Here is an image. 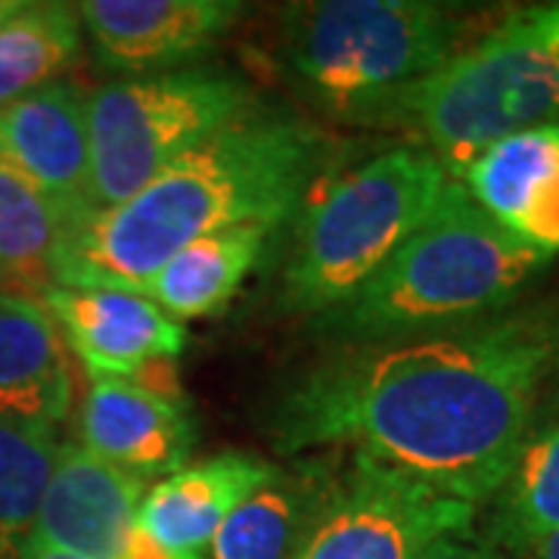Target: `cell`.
<instances>
[{"label":"cell","instance_id":"obj_26","mask_svg":"<svg viewBox=\"0 0 559 559\" xmlns=\"http://www.w3.org/2000/svg\"><path fill=\"white\" fill-rule=\"evenodd\" d=\"M20 559H75L69 554H60V550H50L44 544H35V540H25L20 550Z\"/></svg>","mask_w":559,"mask_h":559},{"label":"cell","instance_id":"obj_25","mask_svg":"<svg viewBox=\"0 0 559 559\" xmlns=\"http://www.w3.org/2000/svg\"><path fill=\"white\" fill-rule=\"evenodd\" d=\"M547 342H550V377L559 380V311L547 314Z\"/></svg>","mask_w":559,"mask_h":559},{"label":"cell","instance_id":"obj_3","mask_svg":"<svg viewBox=\"0 0 559 559\" xmlns=\"http://www.w3.org/2000/svg\"><path fill=\"white\" fill-rule=\"evenodd\" d=\"M550 259L507 234L460 180L373 277L326 314L320 336L342 345L411 340L503 314Z\"/></svg>","mask_w":559,"mask_h":559},{"label":"cell","instance_id":"obj_22","mask_svg":"<svg viewBox=\"0 0 559 559\" xmlns=\"http://www.w3.org/2000/svg\"><path fill=\"white\" fill-rule=\"evenodd\" d=\"M66 246V224L10 162L0 159V277L50 286Z\"/></svg>","mask_w":559,"mask_h":559},{"label":"cell","instance_id":"obj_23","mask_svg":"<svg viewBox=\"0 0 559 559\" xmlns=\"http://www.w3.org/2000/svg\"><path fill=\"white\" fill-rule=\"evenodd\" d=\"M419 559H503L498 550H491L485 540L473 538L469 535H451V538L436 540L426 554Z\"/></svg>","mask_w":559,"mask_h":559},{"label":"cell","instance_id":"obj_12","mask_svg":"<svg viewBox=\"0 0 559 559\" xmlns=\"http://www.w3.org/2000/svg\"><path fill=\"white\" fill-rule=\"evenodd\" d=\"M143 485L84 444H60L28 540L75 559H119L138 528Z\"/></svg>","mask_w":559,"mask_h":559},{"label":"cell","instance_id":"obj_14","mask_svg":"<svg viewBox=\"0 0 559 559\" xmlns=\"http://www.w3.org/2000/svg\"><path fill=\"white\" fill-rule=\"evenodd\" d=\"M81 444L140 479L171 476L193 448L183 404L162 399L134 380L91 377L81 404Z\"/></svg>","mask_w":559,"mask_h":559},{"label":"cell","instance_id":"obj_9","mask_svg":"<svg viewBox=\"0 0 559 559\" xmlns=\"http://www.w3.org/2000/svg\"><path fill=\"white\" fill-rule=\"evenodd\" d=\"M0 159L10 162L57 209L66 240L97 215L87 97L72 81H53L0 112Z\"/></svg>","mask_w":559,"mask_h":559},{"label":"cell","instance_id":"obj_8","mask_svg":"<svg viewBox=\"0 0 559 559\" xmlns=\"http://www.w3.org/2000/svg\"><path fill=\"white\" fill-rule=\"evenodd\" d=\"M473 522V503L345 451L289 559H419L436 540L469 535Z\"/></svg>","mask_w":559,"mask_h":559},{"label":"cell","instance_id":"obj_21","mask_svg":"<svg viewBox=\"0 0 559 559\" xmlns=\"http://www.w3.org/2000/svg\"><path fill=\"white\" fill-rule=\"evenodd\" d=\"M60 454L53 426L0 417V559H20Z\"/></svg>","mask_w":559,"mask_h":559},{"label":"cell","instance_id":"obj_4","mask_svg":"<svg viewBox=\"0 0 559 559\" xmlns=\"http://www.w3.org/2000/svg\"><path fill=\"white\" fill-rule=\"evenodd\" d=\"M559 121V3L507 13L407 87L380 128L404 131L457 180L498 140Z\"/></svg>","mask_w":559,"mask_h":559},{"label":"cell","instance_id":"obj_24","mask_svg":"<svg viewBox=\"0 0 559 559\" xmlns=\"http://www.w3.org/2000/svg\"><path fill=\"white\" fill-rule=\"evenodd\" d=\"M119 559H200V554H190V550H171L156 538H150L143 528H134V535L128 538L124 550Z\"/></svg>","mask_w":559,"mask_h":559},{"label":"cell","instance_id":"obj_19","mask_svg":"<svg viewBox=\"0 0 559 559\" xmlns=\"http://www.w3.org/2000/svg\"><path fill=\"white\" fill-rule=\"evenodd\" d=\"M488 503L491 513L481 540L503 559H525L559 532V419L528 432Z\"/></svg>","mask_w":559,"mask_h":559},{"label":"cell","instance_id":"obj_17","mask_svg":"<svg viewBox=\"0 0 559 559\" xmlns=\"http://www.w3.org/2000/svg\"><path fill=\"white\" fill-rule=\"evenodd\" d=\"M333 457L280 469L242 500L212 538V559H289L330 488Z\"/></svg>","mask_w":559,"mask_h":559},{"label":"cell","instance_id":"obj_10","mask_svg":"<svg viewBox=\"0 0 559 559\" xmlns=\"http://www.w3.org/2000/svg\"><path fill=\"white\" fill-rule=\"evenodd\" d=\"M97 60L131 79L190 69L240 20L234 0H84L75 7Z\"/></svg>","mask_w":559,"mask_h":559},{"label":"cell","instance_id":"obj_1","mask_svg":"<svg viewBox=\"0 0 559 559\" xmlns=\"http://www.w3.org/2000/svg\"><path fill=\"white\" fill-rule=\"evenodd\" d=\"M547 377L544 311L342 345L283 389L271 436L280 454L355 451L479 507L528 439Z\"/></svg>","mask_w":559,"mask_h":559},{"label":"cell","instance_id":"obj_16","mask_svg":"<svg viewBox=\"0 0 559 559\" xmlns=\"http://www.w3.org/2000/svg\"><path fill=\"white\" fill-rule=\"evenodd\" d=\"M72 407V373L44 301L0 289V417L57 426Z\"/></svg>","mask_w":559,"mask_h":559},{"label":"cell","instance_id":"obj_20","mask_svg":"<svg viewBox=\"0 0 559 559\" xmlns=\"http://www.w3.org/2000/svg\"><path fill=\"white\" fill-rule=\"evenodd\" d=\"M81 20L69 3H20L0 22V112L60 81L79 60Z\"/></svg>","mask_w":559,"mask_h":559},{"label":"cell","instance_id":"obj_18","mask_svg":"<svg viewBox=\"0 0 559 559\" xmlns=\"http://www.w3.org/2000/svg\"><path fill=\"white\" fill-rule=\"evenodd\" d=\"M274 230L271 224H242L187 242L150 277L143 296L171 320L221 314L255 271Z\"/></svg>","mask_w":559,"mask_h":559},{"label":"cell","instance_id":"obj_27","mask_svg":"<svg viewBox=\"0 0 559 559\" xmlns=\"http://www.w3.org/2000/svg\"><path fill=\"white\" fill-rule=\"evenodd\" d=\"M525 559H559V532H554L550 538L544 540L540 547H535Z\"/></svg>","mask_w":559,"mask_h":559},{"label":"cell","instance_id":"obj_28","mask_svg":"<svg viewBox=\"0 0 559 559\" xmlns=\"http://www.w3.org/2000/svg\"><path fill=\"white\" fill-rule=\"evenodd\" d=\"M16 7H20L16 0H0V22L7 20L10 13H16Z\"/></svg>","mask_w":559,"mask_h":559},{"label":"cell","instance_id":"obj_15","mask_svg":"<svg viewBox=\"0 0 559 559\" xmlns=\"http://www.w3.org/2000/svg\"><path fill=\"white\" fill-rule=\"evenodd\" d=\"M274 473V463L242 451L180 466L146 491L138 525L171 550L200 554V547L218 535L224 520Z\"/></svg>","mask_w":559,"mask_h":559},{"label":"cell","instance_id":"obj_7","mask_svg":"<svg viewBox=\"0 0 559 559\" xmlns=\"http://www.w3.org/2000/svg\"><path fill=\"white\" fill-rule=\"evenodd\" d=\"M252 106L246 81L209 66L100 84L87 94L94 209L128 202L162 168Z\"/></svg>","mask_w":559,"mask_h":559},{"label":"cell","instance_id":"obj_11","mask_svg":"<svg viewBox=\"0 0 559 559\" xmlns=\"http://www.w3.org/2000/svg\"><path fill=\"white\" fill-rule=\"evenodd\" d=\"M40 301L91 377L134 380L187 348V330L156 301L109 286H44Z\"/></svg>","mask_w":559,"mask_h":559},{"label":"cell","instance_id":"obj_2","mask_svg":"<svg viewBox=\"0 0 559 559\" xmlns=\"http://www.w3.org/2000/svg\"><path fill=\"white\" fill-rule=\"evenodd\" d=\"M326 162L318 124L252 106L202 140L140 193L97 212L69 234L50 286H109L140 293L187 242L242 224L289 218Z\"/></svg>","mask_w":559,"mask_h":559},{"label":"cell","instance_id":"obj_5","mask_svg":"<svg viewBox=\"0 0 559 559\" xmlns=\"http://www.w3.org/2000/svg\"><path fill=\"white\" fill-rule=\"evenodd\" d=\"M469 22L429 0H323L289 16V66L326 116L380 128L407 87L469 44Z\"/></svg>","mask_w":559,"mask_h":559},{"label":"cell","instance_id":"obj_6","mask_svg":"<svg viewBox=\"0 0 559 559\" xmlns=\"http://www.w3.org/2000/svg\"><path fill=\"white\" fill-rule=\"evenodd\" d=\"M454 180L417 143L392 146L326 180L301 212L280 280V308L320 318L395 255Z\"/></svg>","mask_w":559,"mask_h":559},{"label":"cell","instance_id":"obj_13","mask_svg":"<svg viewBox=\"0 0 559 559\" xmlns=\"http://www.w3.org/2000/svg\"><path fill=\"white\" fill-rule=\"evenodd\" d=\"M460 178L507 234L559 255V121L498 140Z\"/></svg>","mask_w":559,"mask_h":559}]
</instances>
